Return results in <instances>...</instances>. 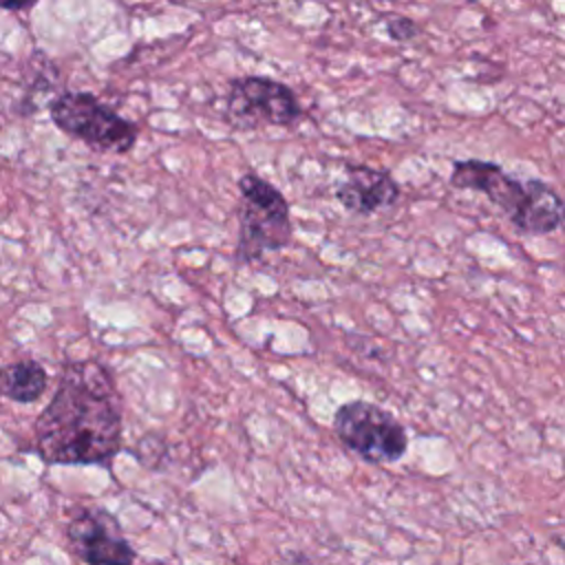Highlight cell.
Instances as JSON below:
<instances>
[{"label":"cell","mask_w":565,"mask_h":565,"mask_svg":"<svg viewBox=\"0 0 565 565\" xmlns=\"http://www.w3.org/2000/svg\"><path fill=\"white\" fill-rule=\"evenodd\" d=\"M302 115L294 88L265 75H243L230 82L225 119L232 128L254 130L263 126L289 128Z\"/></svg>","instance_id":"5"},{"label":"cell","mask_w":565,"mask_h":565,"mask_svg":"<svg viewBox=\"0 0 565 565\" xmlns=\"http://www.w3.org/2000/svg\"><path fill=\"white\" fill-rule=\"evenodd\" d=\"M38 0H0V11H26Z\"/></svg>","instance_id":"13"},{"label":"cell","mask_w":565,"mask_h":565,"mask_svg":"<svg viewBox=\"0 0 565 565\" xmlns=\"http://www.w3.org/2000/svg\"><path fill=\"white\" fill-rule=\"evenodd\" d=\"M124 404L108 366L75 360L62 366L53 399L33 424L35 452L44 463H110L121 450Z\"/></svg>","instance_id":"1"},{"label":"cell","mask_w":565,"mask_h":565,"mask_svg":"<svg viewBox=\"0 0 565 565\" xmlns=\"http://www.w3.org/2000/svg\"><path fill=\"white\" fill-rule=\"evenodd\" d=\"M66 539L71 552L86 565H135L137 552L119 521L99 505L75 510L66 525Z\"/></svg>","instance_id":"6"},{"label":"cell","mask_w":565,"mask_h":565,"mask_svg":"<svg viewBox=\"0 0 565 565\" xmlns=\"http://www.w3.org/2000/svg\"><path fill=\"white\" fill-rule=\"evenodd\" d=\"M49 110L62 132L97 152L124 154L137 143L139 128L86 90L62 93Z\"/></svg>","instance_id":"4"},{"label":"cell","mask_w":565,"mask_h":565,"mask_svg":"<svg viewBox=\"0 0 565 565\" xmlns=\"http://www.w3.org/2000/svg\"><path fill=\"white\" fill-rule=\"evenodd\" d=\"M46 386H49V375L44 366L35 360L13 362L0 371L2 395L18 404L35 402L38 397H42Z\"/></svg>","instance_id":"10"},{"label":"cell","mask_w":565,"mask_h":565,"mask_svg":"<svg viewBox=\"0 0 565 565\" xmlns=\"http://www.w3.org/2000/svg\"><path fill=\"white\" fill-rule=\"evenodd\" d=\"M274 565H316V563L307 554H302L298 550H289Z\"/></svg>","instance_id":"12"},{"label":"cell","mask_w":565,"mask_h":565,"mask_svg":"<svg viewBox=\"0 0 565 565\" xmlns=\"http://www.w3.org/2000/svg\"><path fill=\"white\" fill-rule=\"evenodd\" d=\"M0 371H2V369H0ZM0 393H2V391H0Z\"/></svg>","instance_id":"15"},{"label":"cell","mask_w":565,"mask_h":565,"mask_svg":"<svg viewBox=\"0 0 565 565\" xmlns=\"http://www.w3.org/2000/svg\"><path fill=\"white\" fill-rule=\"evenodd\" d=\"M143 565H172L168 561H150V563H143Z\"/></svg>","instance_id":"14"},{"label":"cell","mask_w":565,"mask_h":565,"mask_svg":"<svg viewBox=\"0 0 565 565\" xmlns=\"http://www.w3.org/2000/svg\"><path fill=\"white\" fill-rule=\"evenodd\" d=\"M384 31H386L388 40L397 42V44L413 42L419 35L417 22L413 18H408V15H386Z\"/></svg>","instance_id":"11"},{"label":"cell","mask_w":565,"mask_h":565,"mask_svg":"<svg viewBox=\"0 0 565 565\" xmlns=\"http://www.w3.org/2000/svg\"><path fill=\"white\" fill-rule=\"evenodd\" d=\"M238 241L236 260L249 265L269 252H280L291 243V207L285 194L256 172L238 179Z\"/></svg>","instance_id":"2"},{"label":"cell","mask_w":565,"mask_h":565,"mask_svg":"<svg viewBox=\"0 0 565 565\" xmlns=\"http://www.w3.org/2000/svg\"><path fill=\"white\" fill-rule=\"evenodd\" d=\"M333 433L344 448L373 466L397 463L408 450V433L386 408L351 399L335 408Z\"/></svg>","instance_id":"3"},{"label":"cell","mask_w":565,"mask_h":565,"mask_svg":"<svg viewBox=\"0 0 565 565\" xmlns=\"http://www.w3.org/2000/svg\"><path fill=\"white\" fill-rule=\"evenodd\" d=\"M448 183L455 190L483 194L510 221L525 201V181L508 174L499 163L483 159H455Z\"/></svg>","instance_id":"7"},{"label":"cell","mask_w":565,"mask_h":565,"mask_svg":"<svg viewBox=\"0 0 565 565\" xmlns=\"http://www.w3.org/2000/svg\"><path fill=\"white\" fill-rule=\"evenodd\" d=\"M333 194L351 214L371 216L393 207L402 196V188L388 170L366 163H347L344 179L335 185Z\"/></svg>","instance_id":"8"},{"label":"cell","mask_w":565,"mask_h":565,"mask_svg":"<svg viewBox=\"0 0 565 565\" xmlns=\"http://www.w3.org/2000/svg\"><path fill=\"white\" fill-rule=\"evenodd\" d=\"M525 201L510 218L516 232L545 236L565 225V199L541 179H525Z\"/></svg>","instance_id":"9"}]
</instances>
